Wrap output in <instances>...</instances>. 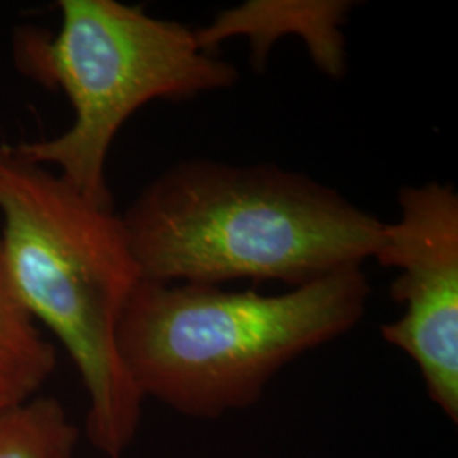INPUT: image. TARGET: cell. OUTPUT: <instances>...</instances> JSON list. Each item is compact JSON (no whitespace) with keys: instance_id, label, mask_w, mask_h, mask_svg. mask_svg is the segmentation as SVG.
<instances>
[{"instance_id":"6da1fadb","label":"cell","mask_w":458,"mask_h":458,"mask_svg":"<svg viewBox=\"0 0 458 458\" xmlns=\"http://www.w3.org/2000/svg\"><path fill=\"white\" fill-rule=\"evenodd\" d=\"M141 278L291 289L372 259L384 223L335 189L277 165L185 160L121 216Z\"/></svg>"},{"instance_id":"7a4b0ae2","label":"cell","mask_w":458,"mask_h":458,"mask_svg":"<svg viewBox=\"0 0 458 458\" xmlns=\"http://www.w3.org/2000/svg\"><path fill=\"white\" fill-rule=\"evenodd\" d=\"M369 295L361 265L277 295L141 278L117 352L143 401L214 420L253 406L287 363L357 327Z\"/></svg>"},{"instance_id":"3957f363","label":"cell","mask_w":458,"mask_h":458,"mask_svg":"<svg viewBox=\"0 0 458 458\" xmlns=\"http://www.w3.org/2000/svg\"><path fill=\"white\" fill-rule=\"evenodd\" d=\"M0 245L17 294L62 342L89 395L87 437L123 458L143 397L117 352V325L141 280L121 216L81 194L16 145H0Z\"/></svg>"},{"instance_id":"277c9868","label":"cell","mask_w":458,"mask_h":458,"mask_svg":"<svg viewBox=\"0 0 458 458\" xmlns=\"http://www.w3.org/2000/svg\"><path fill=\"white\" fill-rule=\"evenodd\" d=\"M56 34L22 28L14 34V64L34 82L65 94L75 119L53 140L19 143L31 162L56 166L81 194L114 209L106 162L115 134L157 98L185 100L229 89L240 72L196 33L115 0H60Z\"/></svg>"},{"instance_id":"5b68a950","label":"cell","mask_w":458,"mask_h":458,"mask_svg":"<svg viewBox=\"0 0 458 458\" xmlns=\"http://www.w3.org/2000/svg\"><path fill=\"white\" fill-rule=\"evenodd\" d=\"M401 217L384 223L372 259L397 268L391 297L406 311L382 338L418 365L431 401L458 421V194L450 183L408 185Z\"/></svg>"},{"instance_id":"8992f818","label":"cell","mask_w":458,"mask_h":458,"mask_svg":"<svg viewBox=\"0 0 458 458\" xmlns=\"http://www.w3.org/2000/svg\"><path fill=\"white\" fill-rule=\"evenodd\" d=\"M353 2L346 0H248L214 17L206 28L196 30L197 43L206 51L231 38H246L251 47V64L263 72L274 43L284 36H299L314 65L331 79L346 73L348 55L342 26Z\"/></svg>"},{"instance_id":"52a82bcc","label":"cell","mask_w":458,"mask_h":458,"mask_svg":"<svg viewBox=\"0 0 458 458\" xmlns=\"http://www.w3.org/2000/svg\"><path fill=\"white\" fill-rule=\"evenodd\" d=\"M56 369V348L17 294L0 245V408L38 395Z\"/></svg>"},{"instance_id":"ba28073f","label":"cell","mask_w":458,"mask_h":458,"mask_svg":"<svg viewBox=\"0 0 458 458\" xmlns=\"http://www.w3.org/2000/svg\"><path fill=\"white\" fill-rule=\"evenodd\" d=\"M81 431L60 401L36 395L0 408V458H75Z\"/></svg>"}]
</instances>
